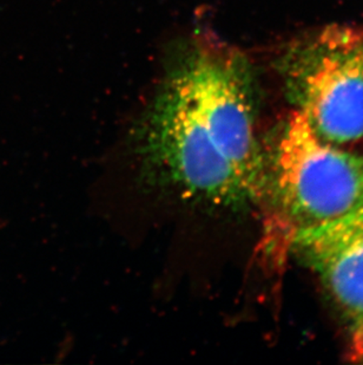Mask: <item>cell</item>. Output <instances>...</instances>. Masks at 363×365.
Wrapping results in <instances>:
<instances>
[{
	"mask_svg": "<svg viewBox=\"0 0 363 365\" xmlns=\"http://www.w3.org/2000/svg\"><path fill=\"white\" fill-rule=\"evenodd\" d=\"M254 120L247 63L197 37L172 61L138 128L135 153L144 176L182 200L240 206L263 181Z\"/></svg>",
	"mask_w": 363,
	"mask_h": 365,
	"instance_id": "1",
	"label": "cell"
},
{
	"mask_svg": "<svg viewBox=\"0 0 363 365\" xmlns=\"http://www.w3.org/2000/svg\"><path fill=\"white\" fill-rule=\"evenodd\" d=\"M291 100L323 141L363 138V36L328 29L293 45L281 59Z\"/></svg>",
	"mask_w": 363,
	"mask_h": 365,
	"instance_id": "2",
	"label": "cell"
},
{
	"mask_svg": "<svg viewBox=\"0 0 363 365\" xmlns=\"http://www.w3.org/2000/svg\"><path fill=\"white\" fill-rule=\"evenodd\" d=\"M274 174L290 238L300 228L339 217L363 200V154L323 141L298 110L278 140Z\"/></svg>",
	"mask_w": 363,
	"mask_h": 365,
	"instance_id": "3",
	"label": "cell"
},
{
	"mask_svg": "<svg viewBox=\"0 0 363 365\" xmlns=\"http://www.w3.org/2000/svg\"><path fill=\"white\" fill-rule=\"evenodd\" d=\"M296 255L319 277L346 318L352 341L363 332V200L339 217L295 231Z\"/></svg>",
	"mask_w": 363,
	"mask_h": 365,
	"instance_id": "4",
	"label": "cell"
},
{
	"mask_svg": "<svg viewBox=\"0 0 363 365\" xmlns=\"http://www.w3.org/2000/svg\"><path fill=\"white\" fill-rule=\"evenodd\" d=\"M352 359L357 362H363V332L360 337L352 341Z\"/></svg>",
	"mask_w": 363,
	"mask_h": 365,
	"instance_id": "5",
	"label": "cell"
}]
</instances>
